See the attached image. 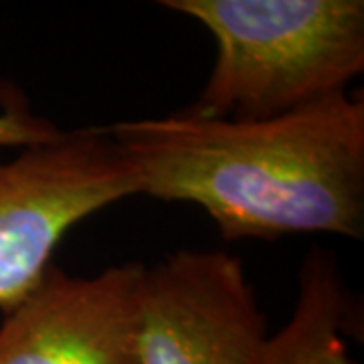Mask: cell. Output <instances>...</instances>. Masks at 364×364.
<instances>
[{
    "instance_id": "6da1fadb",
    "label": "cell",
    "mask_w": 364,
    "mask_h": 364,
    "mask_svg": "<svg viewBox=\"0 0 364 364\" xmlns=\"http://www.w3.org/2000/svg\"><path fill=\"white\" fill-rule=\"evenodd\" d=\"M107 128L138 195L200 207L225 241L363 239V97L338 93L265 119L186 109Z\"/></svg>"
},
{
    "instance_id": "7a4b0ae2",
    "label": "cell",
    "mask_w": 364,
    "mask_h": 364,
    "mask_svg": "<svg viewBox=\"0 0 364 364\" xmlns=\"http://www.w3.org/2000/svg\"><path fill=\"white\" fill-rule=\"evenodd\" d=\"M217 41L196 116L265 119L346 93L364 71L363 0H162Z\"/></svg>"
},
{
    "instance_id": "3957f363",
    "label": "cell",
    "mask_w": 364,
    "mask_h": 364,
    "mask_svg": "<svg viewBox=\"0 0 364 364\" xmlns=\"http://www.w3.org/2000/svg\"><path fill=\"white\" fill-rule=\"evenodd\" d=\"M138 195L109 128L61 132L0 162V312L16 308L51 269L77 223Z\"/></svg>"
},
{
    "instance_id": "277c9868",
    "label": "cell",
    "mask_w": 364,
    "mask_h": 364,
    "mask_svg": "<svg viewBox=\"0 0 364 364\" xmlns=\"http://www.w3.org/2000/svg\"><path fill=\"white\" fill-rule=\"evenodd\" d=\"M265 336V314L233 255L184 249L144 269L140 364H253Z\"/></svg>"
},
{
    "instance_id": "5b68a950",
    "label": "cell",
    "mask_w": 364,
    "mask_h": 364,
    "mask_svg": "<svg viewBox=\"0 0 364 364\" xmlns=\"http://www.w3.org/2000/svg\"><path fill=\"white\" fill-rule=\"evenodd\" d=\"M146 265L124 263L93 277L59 267L0 324V364H140V286Z\"/></svg>"
},
{
    "instance_id": "8992f818",
    "label": "cell",
    "mask_w": 364,
    "mask_h": 364,
    "mask_svg": "<svg viewBox=\"0 0 364 364\" xmlns=\"http://www.w3.org/2000/svg\"><path fill=\"white\" fill-rule=\"evenodd\" d=\"M352 304L338 265L314 249L299 272V296L291 318L265 336L253 364H356L348 354Z\"/></svg>"
},
{
    "instance_id": "52a82bcc",
    "label": "cell",
    "mask_w": 364,
    "mask_h": 364,
    "mask_svg": "<svg viewBox=\"0 0 364 364\" xmlns=\"http://www.w3.org/2000/svg\"><path fill=\"white\" fill-rule=\"evenodd\" d=\"M63 130H59L47 117L35 116L23 100L9 102L0 114V148H28L51 142Z\"/></svg>"
}]
</instances>
